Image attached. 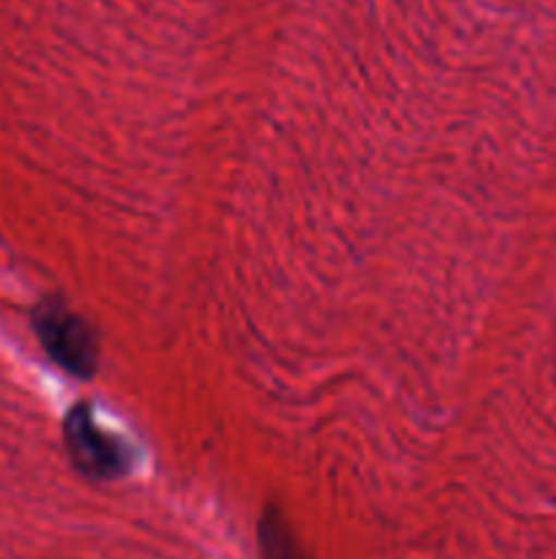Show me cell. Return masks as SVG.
<instances>
[{
    "instance_id": "obj_1",
    "label": "cell",
    "mask_w": 556,
    "mask_h": 559,
    "mask_svg": "<svg viewBox=\"0 0 556 559\" xmlns=\"http://www.w3.org/2000/svg\"><path fill=\"white\" fill-rule=\"evenodd\" d=\"M36 333L49 358L74 377H93L98 366V342L82 317L58 300H47L36 309Z\"/></svg>"
},
{
    "instance_id": "obj_2",
    "label": "cell",
    "mask_w": 556,
    "mask_h": 559,
    "mask_svg": "<svg viewBox=\"0 0 556 559\" xmlns=\"http://www.w3.org/2000/svg\"><path fill=\"white\" fill-rule=\"evenodd\" d=\"M65 448L80 473L96 480H118L129 473V451L120 440L101 431L87 404H76L63 424Z\"/></svg>"
},
{
    "instance_id": "obj_3",
    "label": "cell",
    "mask_w": 556,
    "mask_h": 559,
    "mask_svg": "<svg viewBox=\"0 0 556 559\" xmlns=\"http://www.w3.org/2000/svg\"><path fill=\"white\" fill-rule=\"evenodd\" d=\"M259 538L267 559H303V551H300L298 540H294V533L289 530L283 513L276 511V508H270L262 516Z\"/></svg>"
}]
</instances>
